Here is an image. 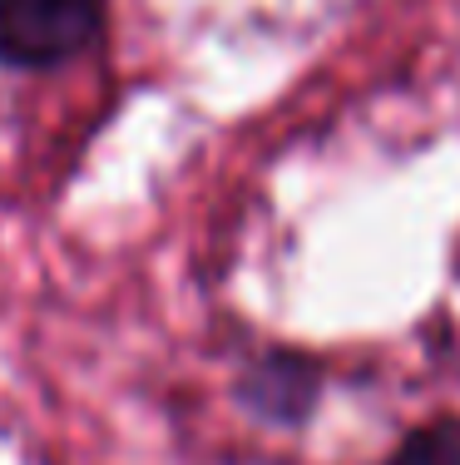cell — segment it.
<instances>
[{"label":"cell","mask_w":460,"mask_h":465,"mask_svg":"<svg viewBox=\"0 0 460 465\" xmlns=\"http://www.w3.org/2000/svg\"><path fill=\"white\" fill-rule=\"evenodd\" d=\"M238 401L268 426H302L322 401V367L302 351H268L238 381Z\"/></svg>","instance_id":"cell-2"},{"label":"cell","mask_w":460,"mask_h":465,"mask_svg":"<svg viewBox=\"0 0 460 465\" xmlns=\"http://www.w3.org/2000/svg\"><path fill=\"white\" fill-rule=\"evenodd\" d=\"M387 465H460V416H436L416 426Z\"/></svg>","instance_id":"cell-3"},{"label":"cell","mask_w":460,"mask_h":465,"mask_svg":"<svg viewBox=\"0 0 460 465\" xmlns=\"http://www.w3.org/2000/svg\"><path fill=\"white\" fill-rule=\"evenodd\" d=\"M104 30V0H0V64L60 70Z\"/></svg>","instance_id":"cell-1"}]
</instances>
